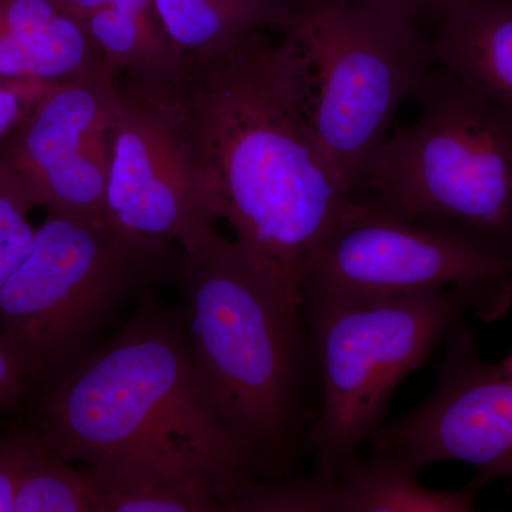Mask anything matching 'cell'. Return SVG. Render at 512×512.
<instances>
[{
    "label": "cell",
    "mask_w": 512,
    "mask_h": 512,
    "mask_svg": "<svg viewBox=\"0 0 512 512\" xmlns=\"http://www.w3.org/2000/svg\"><path fill=\"white\" fill-rule=\"evenodd\" d=\"M28 392L22 369L0 338V416L20 409L25 404Z\"/></svg>",
    "instance_id": "603a6c76"
},
{
    "label": "cell",
    "mask_w": 512,
    "mask_h": 512,
    "mask_svg": "<svg viewBox=\"0 0 512 512\" xmlns=\"http://www.w3.org/2000/svg\"><path fill=\"white\" fill-rule=\"evenodd\" d=\"M56 3L79 22L107 8L154 9L153 0H56Z\"/></svg>",
    "instance_id": "cb8c5ba5"
},
{
    "label": "cell",
    "mask_w": 512,
    "mask_h": 512,
    "mask_svg": "<svg viewBox=\"0 0 512 512\" xmlns=\"http://www.w3.org/2000/svg\"><path fill=\"white\" fill-rule=\"evenodd\" d=\"M104 70L82 23L56 0H0V77L50 86Z\"/></svg>",
    "instance_id": "7c38bea8"
},
{
    "label": "cell",
    "mask_w": 512,
    "mask_h": 512,
    "mask_svg": "<svg viewBox=\"0 0 512 512\" xmlns=\"http://www.w3.org/2000/svg\"><path fill=\"white\" fill-rule=\"evenodd\" d=\"M165 36L183 56L220 55L266 29H282L291 0H153Z\"/></svg>",
    "instance_id": "2e32d148"
},
{
    "label": "cell",
    "mask_w": 512,
    "mask_h": 512,
    "mask_svg": "<svg viewBox=\"0 0 512 512\" xmlns=\"http://www.w3.org/2000/svg\"><path fill=\"white\" fill-rule=\"evenodd\" d=\"M416 97L419 120L386 138L356 192L384 210L457 222L512 247V113L440 66Z\"/></svg>",
    "instance_id": "8992f818"
},
{
    "label": "cell",
    "mask_w": 512,
    "mask_h": 512,
    "mask_svg": "<svg viewBox=\"0 0 512 512\" xmlns=\"http://www.w3.org/2000/svg\"><path fill=\"white\" fill-rule=\"evenodd\" d=\"M12 512H94L92 478L40 440L20 478Z\"/></svg>",
    "instance_id": "ac0fdd59"
},
{
    "label": "cell",
    "mask_w": 512,
    "mask_h": 512,
    "mask_svg": "<svg viewBox=\"0 0 512 512\" xmlns=\"http://www.w3.org/2000/svg\"><path fill=\"white\" fill-rule=\"evenodd\" d=\"M174 279L195 375L255 470L284 450L295 417L302 305L221 235L181 255Z\"/></svg>",
    "instance_id": "3957f363"
},
{
    "label": "cell",
    "mask_w": 512,
    "mask_h": 512,
    "mask_svg": "<svg viewBox=\"0 0 512 512\" xmlns=\"http://www.w3.org/2000/svg\"><path fill=\"white\" fill-rule=\"evenodd\" d=\"M119 87L97 72L50 84L0 143L35 207L103 217Z\"/></svg>",
    "instance_id": "30bf717a"
},
{
    "label": "cell",
    "mask_w": 512,
    "mask_h": 512,
    "mask_svg": "<svg viewBox=\"0 0 512 512\" xmlns=\"http://www.w3.org/2000/svg\"><path fill=\"white\" fill-rule=\"evenodd\" d=\"M39 446V436L23 424L0 433V512L13 511L20 478Z\"/></svg>",
    "instance_id": "ffe728a7"
},
{
    "label": "cell",
    "mask_w": 512,
    "mask_h": 512,
    "mask_svg": "<svg viewBox=\"0 0 512 512\" xmlns=\"http://www.w3.org/2000/svg\"><path fill=\"white\" fill-rule=\"evenodd\" d=\"M437 491L417 481V471L393 458L352 461L336 477L322 474L303 478L306 512H464L474 510L481 485Z\"/></svg>",
    "instance_id": "5bb4252c"
},
{
    "label": "cell",
    "mask_w": 512,
    "mask_h": 512,
    "mask_svg": "<svg viewBox=\"0 0 512 512\" xmlns=\"http://www.w3.org/2000/svg\"><path fill=\"white\" fill-rule=\"evenodd\" d=\"M35 208L18 171L0 148V289L28 258L36 238Z\"/></svg>",
    "instance_id": "d6986e66"
},
{
    "label": "cell",
    "mask_w": 512,
    "mask_h": 512,
    "mask_svg": "<svg viewBox=\"0 0 512 512\" xmlns=\"http://www.w3.org/2000/svg\"><path fill=\"white\" fill-rule=\"evenodd\" d=\"M28 419L50 450L84 466L181 456L220 481L254 466L212 409L192 365L184 312L144 303L123 329L55 382L28 393Z\"/></svg>",
    "instance_id": "7a4b0ae2"
},
{
    "label": "cell",
    "mask_w": 512,
    "mask_h": 512,
    "mask_svg": "<svg viewBox=\"0 0 512 512\" xmlns=\"http://www.w3.org/2000/svg\"><path fill=\"white\" fill-rule=\"evenodd\" d=\"M101 63L114 77L163 82L184 56L165 36L154 9L107 8L80 20Z\"/></svg>",
    "instance_id": "e0dca14e"
},
{
    "label": "cell",
    "mask_w": 512,
    "mask_h": 512,
    "mask_svg": "<svg viewBox=\"0 0 512 512\" xmlns=\"http://www.w3.org/2000/svg\"><path fill=\"white\" fill-rule=\"evenodd\" d=\"M476 306L461 289L343 295L303 293L322 376V412L312 433L319 473L336 477L372 437L396 387L424 365L464 309ZM488 316V315H487Z\"/></svg>",
    "instance_id": "52a82bcc"
},
{
    "label": "cell",
    "mask_w": 512,
    "mask_h": 512,
    "mask_svg": "<svg viewBox=\"0 0 512 512\" xmlns=\"http://www.w3.org/2000/svg\"><path fill=\"white\" fill-rule=\"evenodd\" d=\"M512 247L457 222L406 217L353 198L316 252L303 293L397 295L461 289L503 312Z\"/></svg>",
    "instance_id": "ba28073f"
},
{
    "label": "cell",
    "mask_w": 512,
    "mask_h": 512,
    "mask_svg": "<svg viewBox=\"0 0 512 512\" xmlns=\"http://www.w3.org/2000/svg\"><path fill=\"white\" fill-rule=\"evenodd\" d=\"M379 456L417 473L441 461H461L480 477L512 476V377L478 357L466 330L453 332L434 393L409 416L377 427Z\"/></svg>",
    "instance_id": "8fae6325"
},
{
    "label": "cell",
    "mask_w": 512,
    "mask_h": 512,
    "mask_svg": "<svg viewBox=\"0 0 512 512\" xmlns=\"http://www.w3.org/2000/svg\"><path fill=\"white\" fill-rule=\"evenodd\" d=\"M47 86L0 77V143L12 134Z\"/></svg>",
    "instance_id": "44dd1931"
},
{
    "label": "cell",
    "mask_w": 512,
    "mask_h": 512,
    "mask_svg": "<svg viewBox=\"0 0 512 512\" xmlns=\"http://www.w3.org/2000/svg\"><path fill=\"white\" fill-rule=\"evenodd\" d=\"M116 80L119 111L103 218L130 237L198 254L220 237V218L183 128L153 86Z\"/></svg>",
    "instance_id": "9c48e42d"
},
{
    "label": "cell",
    "mask_w": 512,
    "mask_h": 512,
    "mask_svg": "<svg viewBox=\"0 0 512 512\" xmlns=\"http://www.w3.org/2000/svg\"><path fill=\"white\" fill-rule=\"evenodd\" d=\"M147 84L183 128L218 218L302 305L316 252L355 192L303 120L278 47L259 32L220 55L184 56L173 76Z\"/></svg>",
    "instance_id": "6da1fadb"
},
{
    "label": "cell",
    "mask_w": 512,
    "mask_h": 512,
    "mask_svg": "<svg viewBox=\"0 0 512 512\" xmlns=\"http://www.w3.org/2000/svg\"><path fill=\"white\" fill-rule=\"evenodd\" d=\"M501 367H503L504 372L507 373L508 376L512 377V352L504 362L500 363Z\"/></svg>",
    "instance_id": "d4e9b609"
},
{
    "label": "cell",
    "mask_w": 512,
    "mask_h": 512,
    "mask_svg": "<svg viewBox=\"0 0 512 512\" xmlns=\"http://www.w3.org/2000/svg\"><path fill=\"white\" fill-rule=\"evenodd\" d=\"M181 255L173 245L123 234L103 217L47 212L28 258L0 289V338L29 392L86 359L134 293L174 279Z\"/></svg>",
    "instance_id": "5b68a950"
},
{
    "label": "cell",
    "mask_w": 512,
    "mask_h": 512,
    "mask_svg": "<svg viewBox=\"0 0 512 512\" xmlns=\"http://www.w3.org/2000/svg\"><path fill=\"white\" fill-rule=\"evenodd\" d=\"M86 471L94 487V512L224 511L220 481L191 458H121Z\"/></svg>",
    "instance_id": "9a60e30c"
},
{
    "label": "cell",
    "mask_w": 512,
    "mask_h": 512,
    "mask_svg": "<svg viewBox=\"0 0 512 512\" xmlns=\"http://www.w3.org/2000/svg\"><path fill=\"white\" fill-rule=\"evenodd\" d=\"M343 2L375 10L382 15L392 16L417 26L421 19L433 18L437 22L454 0H343Z\"/></svg>",
    "instance_id": "7402d4cb"
},
{
    "label": "cell",
    "mask_w": 512,
    "mask_h": 512,
    "mask_svg": "<svg viewBox=\"0 0 512 512\" xmlns=\"http://www.w3.org/2000/svg\"><path fill=\"white\" fill-rule=\"evenodd\" d=\"M276 43L303 120L353 192L404 101L436 66L404 20L343 0H291Z\"/></svg>",
    "instance_id": "277c9868"
},
{
    "label": "cell",
    "mask_w": 512,
    "mask_h": 512,
    "mask_svg": "<svg viewBox=\"0 0 512 512\" xmlns=\"http://www.w3.org/2000/svg\"><path fill=\"white\" fill-rule=\"evenodd\" d=\"M430 42L441 69L512 113V0H454Z\"/></svg>",
    "instance_id": "4fadbf2b"
}]
</instances>
